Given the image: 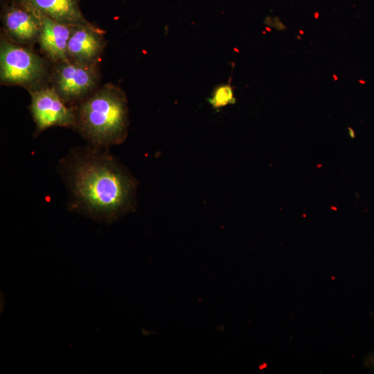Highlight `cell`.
I'll use <instances>...</instances> for the list:
<instances>
[{
    "label": "cell",
    "mask_w": 374,
    "mask_h": 374,
    "mask_svg": "<svg viewBox=\"0 0 374 374\" xmlns=\"http://www.w3.org/2000/svg\"><path fill=\"white\" fill-rule=\"evenodd\" d=\"M58 169L69 210L110 224L135 209L137 182L108 148H73Z\"/></svg>",
    "instance_id": "1"
},
{
    "label": "cell",
    "mask_w": 374,
    "mask_h": 374,
    "mask_svg": "<svg viewBox=\"0 0 374 374\" xmlns=\"http://www.w3.org/2000/svg\"><path fill=\"white\" fill-rule=\"evenodd\" d=\"M73 107V128L90 145L109 148L126 139L129 127L127 99L120 87L105 84Z\"/></svg>",
    "instance_id": "2"
},
{
    "label": "cell",
    "mask_w": 374,
    "mask_h": 374,
    "mask_svg": "<svg viewBox=\"0 0 374 374\" xmlns=\"http://www.w3.org/2000/svg\"><path fill=\"white\" fill-rule=\"evenodd\" d=\"M46 73L44 60L29 48L1 37L0 80L7 85H21L27 89L37 87Z\"/></svg>",
    "instance_id": "3"
},
{
    "label": "cell",
    "mask_w": 374,
    "mask_h": 374,
    "mask_svg": "<svg viewBox=\"0 0 374 374\" xmlns=\"http://www.w3.org/2000/svg\"><path fill=\"white\" fill-rule=\"evenodd\" d=\"M99 80L97 64H86L71 59L57 62L51 82L67 105H77L96 89Z\"/></svg>",
    "instance_id": "4"
},
{
    "label": "cell",
    "mask_w": 374,
    "mask_h": 374,
    "mask_svg": "<svg viewBox=\"0 0 374 374\" xmlns=\"http://www.w3.org/2000/svg\"><path fill=\"white\" fill-rule=\"evenodd\" d=\"M28 91L31 98L30 111L35 124V136L51 127H74V107L68 106L53 87L37 86Z\"/></svg>",
    "instance_id": "5"
},
{
    "label": "cell",
    "mask_w": 374,
    "mask_h": 374,
    "mask_svg": "<svg viewBox=\"0 0 374 374\" xmlns=\"http://www.w3.org/2000/svg\"><path fill=\"white\" fill-rule=\"evenodd\" d=\"M2 23L6 38L20 45L37 42L42 24L41 14L19 0L7 5Z\"/></svg>",
    "instance_id": "6"
},
{
    "label": "cell",
    "mask_w": 374,
    "mask_h": 374,
    "mask_svg": "<svg viewBox=\"0 0 374 374\" xmlns=\"http://www.w3.org/2000/svg\"><path fill=\"white\" fill-rule=\"evenodd\" d=\"M105 45L103 31L86 22L73 26L67 45V56L80 62L98 64Z\"/></svg>",
    "instance_id": "7"
},
{
    "label": "cell",
    "mask_w": 374,
    "mask_h": 374,
    "mask_svg": "<svg viewBox=\"0 0 374 374\" xmlns=\"http://www.w3.org/2000/svg\"><path fill=\"white\" fill-rule=\"evenodd\" d=\"M41 16L42 24L37 42L42 51L55 63L69 59L67 45L73 26Z\"/></svg>",
    "instance_id": "8"
},
{
    "label": "cell",
    "mask_w": 374,
    "mask_h": 374,
    "mask_svg": "<svg viewBox=\"0 0 374 374\" xmlns=\"http://www.w3.org/2000/svg\"><path fill=\"white\" fill-rule=\"evenodd\" d=\"M56 21L75 26L87 22L78 0H19Z\"/></svg>",
    "instance_id": "9"
},
{
    "label": "cell",
    "mask_w": 374,
    "mask_h": 374,
    "mask_svg": "<svg viewBox=\"0 0 374 374\" xmlns=\"http://www.w3.org/2000/svg\"><path fill=\"white\" fill-rule=\"evenodd\" d=\"M209 103L215 109L222 107L229 104L235 103V98L233 87L229 80L228 83H224L216 87L208 99Z\"/></svg>",
    "instance_id": "10"
},
{
    "label": "cell",
    "mask_w": 374,
    "mask_h": 374,
    "mask_svg": "<svg viewBox=\"0 0 374 374\" xmlns=\"http://www.w3.org/2000/svg\"><path fill=\"white\" fill-rule=\"evenodd\" d=\"M265 23L267 26L274 27L279 31H283L287 28V27L278 19H276V18H269V19H267L265 21Z\"/></svg>",
    "instance_id": "11"
},
{
    "label": "cell",
    "mask_w": 374,
    "mask_h": 374,
    "mask_svg": "<svg viewBox=\"0 0 374 374\" xmlns=\"http://www.w3.org/2000/svg\"><path fill=\"white\" fill-rule=\"evenodd\" d=\"M364 365L367 368L374 370V353H371L365 357Z\"/></svg>",
    "instance_id": "12"
},
{
    "label": "cell",
    "mask_w": 374,
    "mask_h": 374,
    "mask_svg": "<svg viewBox=\"0 0 374 374\" xmlns=\"http://www.w3.org/2000/svg\"><path fill=\"white\" fill-rule=\"evenodd\" d=\"M348 135L350 138H355V134L354 130L351 127L348 128Z\"/></svg>",
    "instance_id": "13"
},
{
    "label": "cell",
    "mask_w": 374,
    "mask_h": 374,
    "mask_svg": "<svg viewBox=\"0 0 374 374\" xmlns=\"http://www.w3.org/2000/svg\"><path fill=\"white\" fill-rule=\"evenodd\" d=\"M8 1H12V0H8Z\"/></svg>",
    "instance_id": "14"
}]
</instances>
